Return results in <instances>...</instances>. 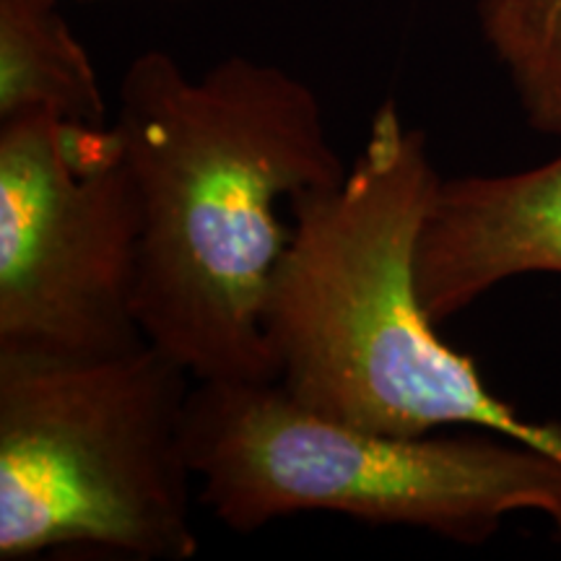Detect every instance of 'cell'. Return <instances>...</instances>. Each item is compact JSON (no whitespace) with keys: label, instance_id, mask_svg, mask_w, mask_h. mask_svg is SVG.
Wrapping results in <instances>:
<instances>
[{"label":"cell","instance_id":"cell-1","mask_svg":"<svg viewBox=\"0 0 561 561\" xmlns=\"http://www.w3.org/2000/svg\"><path fill=\"white\" fill-rule=\"evenodd\" d=\"M115 128L140 203L146 341L198 382H276L263 320L291 237L276 206L348 170L314 91L250 58L193 81L149 50L125 73Z\"/></svg>","mask_w":561,"mask_h":561},{"label":"cell","instance_id":"cell-2","mask_svg":"<svg viewBox=\"0 0 561 561\" xmlns=\"http://www.w3.org/2000/svg\"><path fill=\"white\" fill-rule=\"evenodd\" d=\"M439 178L424 133L385 102L346 174L289 201L263 320L276 382L362 430L424 437L471 424L561 455V426L517 416L421 305L416 250Z\"/></svg>","mask_w":561,"mask_h":561},{"label":"cell","instance_id":"cell-3","mask_svg":"<svg viewBox=\"0 0 561 561\" xmlns=\"http://www.w3.org/2000/svg\"><path fill=\"white\" fill-rule=\"evenodd\" d=\"M191 377L149 341L110 356L0 346V559H193Z\"/></svg>","mask_w":561,"mask_h":561},{"label":"cell","instance_id":"cell-4","mask_svg":"<svg viewBox=\"0 0 561 561\" xmlns=\"http://www.w3.org/2000/svg\"><path fill=\"white\" fill-rule=\"evenodd\" d=\"M185 450L201 500L234 533L333 512L483 543L515 512L561 536V455L502 437H401L320 416L278 382H198Z\"/></svg>","mask_w":561,"mask_h":561},{"label":"cell","instance_id":"cell-5","mask_svg":"<svg viewBox=\"0 0 561 561\" xmlns=\"http://www.w3.org/2000/svg\"><path fill=\"white\" fill-rule=\"evenodd\" d=\"M140 203L115 123H0V346L110 356L144 346Z\"/></svg>","mask_w":561,"mask_h":561},{"label":"cell","instance_id":"cell-6","mask_svg":"<svg viewBox=\"0 0 561 561\" xmlns=\"http://www.w3.org/2000/svg\"><path fill=\"white\" fill-rule=\"evenodd\" d=\"M523 273L561 276V157L512 174L439 178L416 250V289L442 322Z\"/></svg>","mask_w":561,"mask_h":561},{"label":"cell","instance_id":"cell-7","mask_svg":"<svg viewBox=\"0 0 561 561\" xmlns=\"http://www.w3.org/2000/svg\"><path fill=\"white\" fill-rule=\"evenodd\" d=\"M24 115L107 125L96 70L58 0H0V123Z\"/></svg>","mask_w":561,"mask_h":561},{"label":"cell","instance_id":"cell-8","mask_svg":"<svg viewBox=\"0 0 561 561\" xmlns=\"http://www.w3.org/2000/svg\"><path fill=\"white\" fill-rule=\"evenodd\" d=\"M476 13L525 123L561 138V0H479Z\"/></svg>","mask_w":561,"mask_h":561}]
</instances>
